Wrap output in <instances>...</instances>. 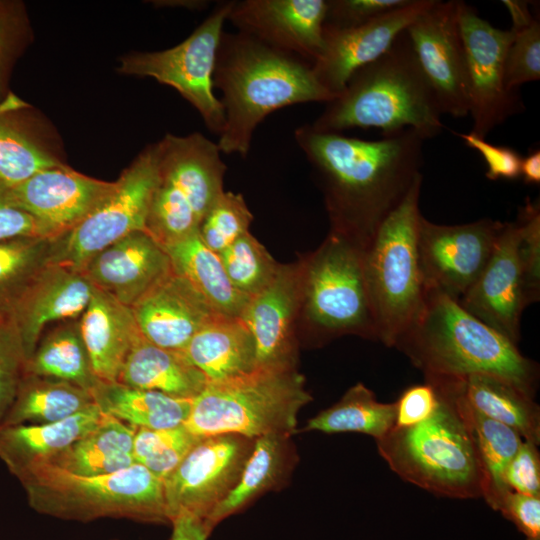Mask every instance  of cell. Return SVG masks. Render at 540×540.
Segmentation results:
<instances>
[{
    "mask_svg": "<svg viewBox=\"0 0 540 540\" xmlns=\"http://www.w3.org/2000/svg\"><path fill=\"white\" fill-rule=\"evenodd\" d=\"M164 249L173 270L187 280L213 310L241 316L250 297L234 287L219 254L204 244L198 231Z\"/></svg>",
    "mask_w": 540,
    "mask_h": 540,
    "instance_id": "33",
    "label": "cell"
},
{
    "mask_svg": "<svg viewBox=\"0 0 540 540\" xmlns=\"http://www.w3.org/2000/svg\"><path fill=\"white\" fill-rule=\"evenodd\" d=\"M455 135L459 136L466 146L476 150L483 157L487 165L485 175L489 180H515L520 177L522 157L513 148L491 144L471 132H455Z\"/></svg>",
    "mask_w": 540,
    "mask_h": 540,
    "instance_id": "47",
    "label": "cell"
},
{
    "mask_svg": "<svg viewBox=\"0 0 540 540\" xmlns=\"http://www.w3.org/2000/svg\"><path fill=\"white\" fill-rule=\"evenodd\" d=\"M453 378L461 396L474 410L515 430L523 440L539 445L540 408L534 397L494 375Z\"/></svg>",
    "mask_w": 540,
    "mask_h": 540,
    "instance_id": "32",
    "label": "cell"
},
{
    "mask_svg": "<svg viewBox=\"0 0 540 540\" xmlns=\"http://www.w3.org/2000/svg\"><path fill=\"white\" fill-rule=\"evenodd\" d=\"M253 443L236 434L201 438L164 480L170 522L181 513L205 521L236 485Z\"/></svg>",
    "mask_w": 540,
    "mask_h": 540,
    "instance_id": "14",
    "label": "cell"
},
{
    "mask_svg": "<svg viewBox=\"0 0 540 540\" xmlns=\"http://www.w3.org/2000/svg\"><path fill=\"white\" fill-rule=\"evenodd\" d=\"M52 242L42 237L0 241V319L9 322L25 290L48 263Z\"/></svg>",
    "mask_w": 540,
    "mask_h": 540,
    "instance_id": "39",
    "label": "cell"
},
{
    "mask_svg": "<svg viewBox=\"0 0 540 540\" xmlns=\"http://www.w3.org/2000/svg\"><path fill=\"white\" fill-rule=\"evenodd\" d=\"M93 289L83 271L47 263L38 272L9 319L20 339L25 362L33 355L46 325L81 316Z\"/></svg>",
    "mask_w": 540,
    "mask_h": 540,
    "instance_id": "22",
    "label": "cell"
},
{
    "mask_svg": "<svg viewBox=\"0 0 540 540\" xmlns=\"http://www.w3.org/2000/svg\"><path fill=\"white\" fill-rule=\"evenodd\" d=\"M24 364V355L18 353L0 365V422L15 398Z\"/></svg>",
    "mask_w": 540,
    "mask_h": 540,
    "instance_id": "52",
    "label": "cell"
},
{
    "mask_svg": "<svg viewBox=\"0 0 540 540\" xmlns=\"http://www.w3.org/2000/svg\"><path fill=\"white\" fill-rule=\"evenodd\" d=\"M395 423V404L379 402L369 388L357 383L334 405L308 420L305 431L323 433H362L376 441Z\"/></svg>",
    "mask_w": 540,
    "mask_h": 540,
    "instance_id": "37",
    "label": "cell"
},
{
    "mask_svg": "<svg viewBox=\"0 0 540 540\" xmlns=\"http://www.w3.org/2000/svg\"><path fill=\"white\" fill-rule=\"evenodd\" d=\"M92 393L70 382L23 371L15 398L0 424H49L95 405Z\"/></svg>",
    "mask_w": 540,
    "mask_h": 540,
    "instance_id": "36",
    "label": "cell"
},
{
    "mask_svg": "<svg viewBox=\"0 0 540 540\" xmlns=\"http://www.w3.org/2000/svg\"><path fill=\"white\" fill-rule=\"evenodd\" d=\"M200 439L184 425L169 429L136 428L132 455L135 463L164 481Z\"/></svg>",
    "mask_w": 540,
    "mask_h": 540,
    "instance_id": "40",
    "label": "cell"
},
{
    "mask_svg": "<svg viewBox=\"0 0 540 540\" xmlns=\"http://www.w3.org/2000/svg\"><path fill=\"white\" fill-rule=\"evenodd\" d=\"M497 512L510 521L526 540H540V496L510 491Z\"/></svg>",
    "mask_w": 540,
    "mask_h": 540,
    "instance_id": "50",
    "label": "cell"
},
{
    "mask_svg": "<svg viewBox=\"0 0 540 540\" xmlns=\"http://www.w3.org/2000/svg\"><path fill=\"white\" fill-rule=\"evenodd\" d=\"M20 237L48 238L39 222L12 204L6 187L0 185V241Z\"/></svg>",
    "mask_w": 540,
    "mask_h": 540,
    "instance_id": "51",
    "label": "cell"
},
{
    "mask_svg": "<svg viewBox=\"0 0 540 540\" xmlns=\"http://www.w3.org/2000/svg\"><path fill=\"white\" fill-rule=\"evenodd\" d=\"M513 38L505 59V84L511 91L540 78V23L531 14L512 19Z\"/></svg>",
    "mask_w": 540,
    "mask_h": 540,
    "instance_id": "43",
    "label": "cell"
},
{
    "mask_svg": "<svg viewBox=\"0 0 540 540\" xmlns=\"http://www.w3.org/2000/svg\"><path fill=\"white\" fill-rule=\"evenodd\" d=\"M171 270L164 247L147 231H135L93 257L82 271L96 288L133 307Z\"/></svg>",
    "mask_w": 540,
    "mask_h": 540,
    "instance_id": "23",
    "label": "cell"
},
{
    "mask_svg": "<svg viewBox=\"0 0 540 540\" xmlns=\"http://www.w3.org/2000/svg\"><path fill=\"white\" fill-rule=\"evenodd\" d=\"M104 412L135 428L169 429L184 425L193 399L130 387L119 382H99L92 390Z\"/></svg>",
    "mask_w": 540,
    "mask_h": 540,
    "instance_id": "35",
    "label": "cell"
},
{
    "mask_svg": "<svg viewBox=\"0 0 540 540\" xmlns=\"http://www.w3.org/2000/svg\"><path fill=\"white\" fill-rule=\"evenodd\" d=\"M97 404L49 424H0V459L16 477L45 463L92 430L103 418Z\"/></svg>",
    "mask_w": 540,
    "mask_h": 540,
    "instance_id": "26",
    "label": "cell"
},
{
    "mask_svg": "<svg viewBox=\"0 0 540 540\" xmlns=\"http://www.w3.org/2000/svg\"><path fill=\"white\" fill-rule=\"evenodd\" d=\"M131 308L148 342L181 352L218 313L173 268Z\"/></svg>",
    "mask_w": 540,
    "mask_h": 540,
    "instance_id": "24",
    "label": "cell"
},
{
    "mask_svg": "<svg viewBox=\"0 0 540 540\" xmlns=\"http://www.w3.org/2000/svg\"><path fill=\"white\" fill-rule=\"evenodd\" d=\"M136 428L104 413L88 433L45 463L82 476L110 474L135 463L132 451Z\"/></svg>",
    "mask_w": 540,
    "mask_h": 540,
    "instance_id": "34",
    "label": "cell"
},
{
    "mask_svg": "<svg viewBox=\"0 0 540 540\" xmlns=\"http://www.w3.org/2000/svg\"><path fill=\"white\" fill-rule=\"evenodd\" d=\"M24 372L78 385L92 393L100 382L82 340L78 323L57 327L38 343Z\"/></svg>",
    "mask_w": 540,
    "mask_h": 540,
    "instance_id": "38",
    "label": "cell"
},
{
    "mask_svg": "<svg viewBox=\"0 0 540 540\" xmlns=\"http://www.w3.org/2000/svg\"><path fill=\"white\" fill-rule=\"evenodd\" d=\"M225 126L217 145L224 154L247 157L257 126L272 112L335 97L316 79L312 64L246 34L221 35L213 72Z\"/></svg>",
    "mask_w": 540,
    "mask_h": 540,
    "instance_id": "2",
    "label": "cell"
},
{
    "mask_svg": "<svg viewBox=\"0 0 540 540\" xmlns=\"http://www.w3.org/2000/svg\"><path fill=\"white\" fill-rule=\"evenodd\" d=\"M117 382L193 399L208 381L183 352L156 346L142 337L128 354Z\"/></svg>",
    "mask_w": 540,
    "mask_h": 540,
    "instance_id": "30",
    "label": "cell"
},
{
    "mask_svg": "<svg viewBox=\"0 0 540 540\" xmlns=\"http://www.w3.org/2000/svg\"><path fill=\"white\" fill-rule=\"evenodd\" d=\"M115 185L116 181L89 177L62 163L6 191L12 204L33 216L47 237L55 240L89 215Z\"/></svg>",
    "mask_w": 540,
    "mask_h": 540,
    "instance_id": "17",
    "label": "cell"
},
{
    "mask_svg": "<svg viewBox=\"0 0 540 540\" xmlns=\"http://www.w3.org/2000/svg\"><path fill=\"white\" fill-rule=\"evenodd\" d=\"M289 438L286 434H268L254 439L236 485L204 521L211 532L221 521L286 479L294 465Z\"/></svg>",
    "mask_w": 540,
    "mask_h": 540,
    "instance_id": "29",
    "label": "cell"
},
{
    "mask_svg": "<svg viewBox=\"0 0 540 540\" xmlns=\"http://www.w3.org/2000/svg\"><path fill=\"white\" fill-rule=\"evenodd\" d=\"M294 138L323 185L332 233L363 249L421 174L425 139L410 128L365 140L304 124Z\"/></svg>",
    "mask_w": 540,
    "mask_h": 540,
    "instance_id": "1",
    "label": "cell"
},
{
    "mask_svg": "<svg viewBox=\"0 0 540 540\" xmlns=\"http://www.w3.org/2000/svg\"><path fill=\"white\" fill-rule=\"evenodd\" d=\"M458 22L465 53L468 115L472 134L486 138L508 118L525 110L519 90L505 84V59L513 30L492 26L476 9L458 1Z\"/></svg>",
    "mask_w": 540,
    "mask_h": 540,
    "instance_id": "13",
    "label": "cell"
},
{
    "mask_svg": "<svg viewBox=\"0 0 540 540\" xmlns=\"http://www.w3.org/2000/svg\"><path fill=\"white\" fill-rule=\"evenodd\" d=\"M207 381L223 380L255 368L252 336L240 317L215 314L182 351Z\"/></svg>",
    "mask_w": 540,
    "mask_h": 540,
    "instance_id": "28",
    "label": "cell"
},
{
    "mask_svg": "<svg viewBox=\"0 0 540 540\" xmlns=\"http://www.w3.org/2000/svg\"><path fill=\"white\" fill-rule=\"evenodd\" d=\"M159 173L158 142L146 147L116 180L114 190L80 223L53 240L48 263L82 271L101 251L146 222Z\"/></svg>",
    "mask_w": 540,
    "mask_h": 540,
    "instance_id": "11",
    "label": "cell"
},
{
    "mask_svg": "<svg viewBox=\"0 0 540 540\" xmlns=\"http://www.w3.org/2000/svg\"><path fill=\"white\" fill-rule=\"evenodd\" d=\"M520 176L526 184L540 183V150L534 149L521 160Z\"/></svg>",
    "mask_w": 540,
    "mask_h": 540,
    "instance_id": "55",
    "label": "cell"
},
{
    "mask_svg": "<svg viewBox=\"0 0 540 540\" xmlns=\"http://www.w3.org/2000/svg\"><path fill=\"white\" fill-rule=\"evenodd\" d=\"M438 402V392L430 382L408 387L394 402V427H411L421 423L434 413Z\"/></svg>",
    "mask_w": 540,
    "mask_h": 540,
    "instance_id": "49",
    "label": "cell"
},
{
    "mask_svg": "<svg viewBox=\"0 0 540 540\" xmlns=\"http://www.w3.org/2000/svg\"><path fill=\"white\" fill-rule=\"evenodd\" d=\"M503 224L485 218L442 225L422 215L418 258L426 292L438 291L459 301L486 266Z\"/></svg>",
    "mask_w": 540,
    "mask_h": 540,
    "instance_id": "15",
    "label": "cell"
},
{
    "mask_svg": "<svg viewBox=\"0 0 540 540\" xmlns=\"http://www.w3.org/2000/svg\"><path fill=\"white\" fill-rule=\"evenodd\" d=\"M303 266H283L250 297L240 318L255 348L256 367H295L294 321L302 306Z\"/></svg>",
    "mask_w": 540,
    "mask_h": 540,
    "instance_id": "21",
    "label": "cell"
},
{
    "mask_svg": "<svg viewBox=\"0 0 540 540\" xmlns=\"http://www.w3.org/2000/svg\"><path fill=\"white\" fill-rule=\"evenodd\" d=\"M159 173L146 231L163 247L198 231L224 192L226 165L213 141L198 132L158 141Z\"/></svg>",
    "mask_w": 540,
    "mask_h": 540,
    "instance_id": "9",
    "label": "cell"
},
{
    "mask_svg": "<svg viewBox=\"0 0 540 540\" xmlns=\"http://www.w3.org/2000/svg\"><path fill=\"white\" fill-rule=\"evenodd\" d=\"M433 2L410 0L400 8L355 27L324 26L323 47L312 64L318 82L334 97L338 96L358 69L382 56Z\"/></svg>",
    "mask_w": 540,
    "mask_h": 540,
    "instance_id": "19",
    "label": "cell"
},
{
    "mask_svg": "<svg viewBox=\"0 0 540 540\" xmlns=\"http://www.w3.org/2000/svg\"><path fill=\"white\" fill-rule=\"evenodd\" d=\"M80 317L79 331L96 378L117 382L128 354L143 337L132 308L94 286Z\"/></svg>",
    "mask_w": 540,
    "mask_h": 540,
    "instance_id": "25",
    "label": "cell"
},
{
    "mask_svg": "<svg viewBox=\"0 0 540 540\" xmlns=\"http://www.w3.org/2000/svg\"><path fill=\"white\" fill-rule=\"evenodd\" d=\"M517 220L521 226L520 257L529 305L540 297V207L526 200Z\"/></svg>",
    "mask_w": 540,
    "mask_h": 540,
    "instance_id": "45",
    "label": "cell"
},
{
    "mask_svg": "<svg viewBox=\"0 0 540 540\" xmlns=\"http://www.w3.org/2000/svg\"><path fill=\"white\" fill-rule=\"evenodd\" d=\"M538 446L523 440L505 470V483L510 491L540 496V455Z\"/></svg>",
    "mask_w": 540,
    "mask_h": 540,
    "instance_id": "48",
    "label": "cell"
},
{
    "mask_svg": "<svg viewBox=\"0 0 540 540\" xmlns=\"http://www.w3.org/2000/svg\"><path fill=\"white\" fill-rule=\"evenodd\" d=\"M363 253L359 245L331 233L303 265L304 312L324 335L351 333L377 340Z\"/></svg>",
    "mask_w": 540,
    "mask_h": 540,
    "instance_id": "10",
    "label": "cell"
},
{
    "mask_svg": "<svg viewBox=\"0 0 540 540\" xmlns=\"http://www.w3.org/2000/svg\"><path fill=\"white\" fill-rule=\"evenodd\" d=\"M424 376L438 392L436 410L414 426L393 427L376 441L378 452L399 477L434 495L482 497L483 474L469 427L445 383Z\"/></svg>",
    "mask_w": 540,
    "mask_h": 540,
    "instance_id": "5",
    "label": "cell"
},
{
    "mask_svg": "<svg viewBox=\"0 0 540 540\" xmlns=\"http://www.w3.org/2000/svg\"><path fill=\"white\" fill-rule=\"evenodd\" d=\"M393 347L424 375L489 374L535 396L537 364L522 355L511 340L441 292H426L421 311Z\"/></svg>",
    "mask_w": 540,
    "mask_h": 540,
    "instance_id": "3",
    "label": "cell"
},
{
    "mask_svg": "<svg viewBox=\"0 0 540 540\" xmlns=\"http://www.w3.org/2000/svg\"><path fill=\"white\" fill-rule=\"evenodd\" d=\"M420 174L365 247L363 265L377 340L393 347L418 316L426 288L418 258Z\"/></svg>",
    "mask_w": 540,
    "mask_h": 540,
    "instance_id": "8",
    "label": "cell"
},
{
    "mask_svg": "<svg viewBox=\"0 0 540 540\" xmlns=\"http://www.w3.org/2000/svg\"><path fill=\"white\" fill-rule=\"evenodd\" d=\"M30 26L24 4L0 0V99L9 93L8 82L16 60L27 46Z\"/></svg>",
    "mask_w": 540,
    "mask_h": 540,
    "instance_id": "44",
    "label": "cell"
},
{
    "mask_svg": "<svg viewBox=\"0 0 540 540\" xmlns=\"http://www.w3.org/2000/svg\"><path fill=\"white\" fill-rule=\"evenodd\" d=\"M252 220L243 196L224 191L206 213L198 233L204 244L219 254L248 231Z\"/></svg>",
    "mask_w": 540,
    "mask_h": 540,
    "instance_id": "42",
    "label": "cell"
},
{
    "mask_svg": "<svg viewBox=\"0 0 540 540\" xmlns=\"http://www.w3.org/2000/svg\"><path fill=\"white\" fill-rule=\"evenodd\" d=\"M406 33L442 114L466 117L469 107L458 0H434L406 28Z\"/></svg>",
    "mask_w": 540,
    "mask_h": 540,
    "instance_id": "16",
    "label": "cell"
},
{
    "mask_svg": "<svg viewBox=\"0 0 540 540\" xmlns=\"http://www.w3.org/2000/svg\"><path fill=\"white\" fill-rule=\"evenodd\" d=\"M311 400L305 379L295 367H256L242 375L208 381L193 398L184 426L201 438L291 436L299 411Z\"/></svg>",
    "mask_w": 540,
    "mask_h": 540,
    "instance_id": "7",
    "label": "cell"
},
{
    "mask_svg": "<svg viewBox=\"0 0 540 540\" xmlns=\"http://www.w3.org/2000/svg\"><path fill=\"white\" fill-rule=\"evenodd\" d=\"M17 478L30 507L43 515L81 522L124 518L170 523L164 481L138 463L96 476L77 475L41 463Z\"/></svg>",
    "mask_w": 540,
    "mask_h": 540,
    "instance_id": "6",
    "label": "cell"
},
{
    "mask_svg": "<svg viewBox=\"0 0 540 540\" xmlns=\"http://www.w3.org/2000/svg\"><path fill=\"white\" fill-rule=\"evenodd\" d=\"M18 353L23 354V350L15 328L0 319V365Z\"/></svg>",
    "mask_w": 540,
    "mask_h": 540,
    "instance_id": "54",
    "label": "cell"
},
{
    "mask_svg": "<svg viewBox=\"0 0 540 540\" xmlns=\"http://www.w3.org/2000/svg\"><path fill=\"white\" fill-rule=\"evenodd\" d=\"M436 377L451 392L469 427L483 474L482 498L490 508L497 511L503 498L510 492L505 483L506 467L523 439L510 427L474 410L461 396L453 377Z\"/></svg>",
    "mask_w": 540,
    "mask_h": 540,
    "instance_id": "31",
    "label": "cell"
},
{
    "mask_svg": "<svg viewBox=\"0 0 540 540\" xmlns=\"http://www.w3.org/2000/svg\"><path fill=\"white\" fill-rule=\"evenodd\" d=\"M521 226L504 222L483 271L458 301L470 314L514 344L520 340V323L529 305L520 257Z\"/></svg>",
    "mask_w": 540,
    "mask_h": 540,
    "instance_id": "18",
    "label": "cell"
},
{
    "mask_svg": "<svg viewBox=\"0 0 540 540\" xmlns=\"http://www.w3.org/2000/svg\"><path fill=\"white\" fill-rule=\"evenodd\" d=\"M233 1L219 3L181 43L162 51L132 52L120 60L124 75L150 77L174 88L200 114L206 127L220 135L224 110L214 94L213 72L223 25Z\"/></svg>",
    "mask_w": 540,
    "mask_h": 540,
    "instance_id": "12",
    "label": "cell"
},
{
    "mask_svg": "<svg viewBox=\"0 0 540 540\" xmlns=\"http://www.w3.org/2000/svg\"><path fill=\"white\" fill-rule=\"evenodd\" d=\"M170 523L171 540H207L211 534L204 520L187 513L176 515Z\"/></svg>",
    "mask_w": 540,
    "mask_h": 540,
    "instance_id": "53",
    "label": "cell"
},
{
    "mask_svg": "<svg viewBox=\"0 0 540 540\" xmlns=\"http://www.w3.org/2000/svg\"><path fill=\"white\" fill-rule=\"evenodd\" d=\"M30 109L12 92L0 99V185L6 188L62 164L43 143Z\"/></svg>",
    "mask_w": 540,
    "mask_h": 540,
    "instance_id": "27",
    "label": "cell"
},
{
    "mask_svg": "<svg viewBox=\"0 0 540 540\" xmlns=\"http://www.w3.org/2000/svg\"><path fill=\"white\" fill-rule=\"evenodd\" d=\"M219 256L234 287L249 297L264 289L280 266L249 231L220 252Z\"/></svg>",
    "mask_w": 540,
    "mask_h": 540,
    "instance_id": "41",
    "label": "cell"
},
{
    "mask_svg": "<svg viewBox=\"0 0 540 540\" xmlns=\"http://www.w3.org/2000/svg\"><path fill=\"white\" fill-rule=\"evenodd\" d=\"M410 0H327L324 26L350 28L368 23Z\"/></svg>",
    "mask_w": 540,
    "mask_h": 540,
    "instance_id": "46",
    "label": "cell"
},
{
    "mask_svg": "<svg viewBox=\"0 0 540 540\" xmlns=\"http://www.w3.org/2000/svg\"><path fill=\"white\" fill-rule=\"evenodd\" d=\"M441 116L404 30L382 56L350 77L310 125L326 133L350 128H380L390 133L410 128L426 140L442 132Z\"/></svg>",
    "mask_w": 540,
    "mask_h": 540,
    "instance_id": "4",
    "label": "cell"
},
{
    "mask_svg": "<svg viewBox=\"0 0 540 540\" xmlns=\"http://www.w3.org/2000/svg\"><path fill=\"white\" fill-rule=\"evenodd\" d=\"M327 0L233 1L228 19L238 32L310 64L323 47Z\"/></svg>",
    "mask_w": 540,
    "mask_h": 540,
    "instance_id": "20",
    "label": "cell"
}]
</instances>
